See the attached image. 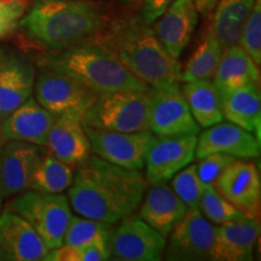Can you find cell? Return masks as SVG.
<instances>
[{"mask_svg": "<svg viewBox=\"0 0 261 261\" xmlns=\"http://www.w3.org/2000/svg\"><path fill=\"white\" fill-rule=\"evenodd\" d=\"M146 188L148 181L139 171L93 154L76 166L68 200L80 217L114 225L138 210Z\"/></svg>", "mask_w": 261, "mask_h": 261, "instance_id": "obj_1", "label": "cell"}, {"mask_svg": "<svg viewBox=\"0 0 261 261\" xmlns=\"http://www.w3.org/2000/svg\"><path fill=\"white\" fill-rule=\"evenodd\" d=\"M103 24L102 9L90 0H35L17 31L29 46L57 52L91 40Z\"/></svg>", "mask_w": 261, "mask_h": 261, "instance_id": "obj_2", "label": "cell"}, {"mask_svg": "<svg viewBox=\"0 0 261 261\" xmlns=\"http://www.w3.org/2000/svg\"><path fill=\"white\" fill-rule=\"evenodd\" d=\"M92 40L112 52L123 67L151 90L178 86L181 67L156 37L154 29L143 18L114 22Z\"/></svg>", "mask_w": 261, "mask_h": 261, "instance_id": "obj_3", "label": "cell"}, {"mask_svg": "<svg viewBox=\"0 0 261 261\" xmlns=\"http://www.w3.org/2000/svg\"><path fill=\"white\" fill-rule=\"evenodd\" d=\"M39 65L68 75L96 94L151 90L126 69L112 52L92 39L65 50L48 52L39 60Z\"/></svg>", "mask_w": 261, "mask_h": 261, "instance_id": "obj_4", "label": "cell"}, {"mask_svg": "<svg viewBox=\"0 0 261 261\" xmlns=\"http://www.w3.org/2000/svg\"><path fill=\"white\" fill-rule=\"evenodd\" d=\"M150 91H114L97 94L83 114L84 125L115 132L149 130Z\"/></svg>", "mask_w": 261, "mask_h": 261, "instance_id": "obj_5", "label": "cell"}, {"mask_svg": "<svg viewBox=\"0 0 261 261\" xmlns=\"http://www.w3.org/2000/svg\"><path fill=\"white\" fill-rule=\"evenodd\" d=\"M27 220L48 249L63 244L64 233L71 218V207L65 195L29 190L18 194L6 207Z\"/></svg>", "mask_w": 261, "mask_h": 261, "instance_id": "obj_6", "label": "cell"}, {"mask_svg": "<svg viewBox=\"0 0 261 261\" xmlns=\"http://www.w3.org/2000/svg\"><path fill=\"white\" fill-rule=\"evenodd\" d=\"M91 152L113 165L128 169L144 167L146 152L155 139L150 130L143 132H115L85 125Z\"/></svg>", "mask_w": 261, "mask_h": 261, "instance_id": "obj_7", "label": "cell"}, {"mask_svg": "<svg viewBox=\"0 0 261 261\" xmlns=\"http://www.w3.org/2000/svg\"><path fill=\"white\" fill-rule=\"evenodd\" d=\"M166 238L139 218H125L108 238L110 256L122 261H159Z\"/></svg>", "mask_w": 261, "mask_h": 261, "instance_id": "obj_8", "label": "cell"}, {"mask_svg": "<svg viewBox=\"0 0 261 261\" xmlns=\"http://www.w3.org/2000/svg\"><path fill=\"white\" fill-rule=\"evenodd\" d=\"M198 135L156 137L145 156L148 185L168 182L196 159Z\"/></svg>", "mask_w": 261, "mask_h": 261, "instance_id": "obj_9", "label": "cell"}, {"mask_svg": "<svg viewBox=\"0 0 261 261\" xmlns=\"http://www.w3.org/2000/svg\"><path fill=\"white\" fill-rule=\"evenodd\" d=\"M149 130L156 137L200 133L179 85L150 91Z\"/></svg>", "mask_w": 261, "mask_h": 261, "instance_id": "obj_10", "label": "cell"}, {"mask_svg": "<svg viewBox=\"0 0 261 261\" xmlns=\"http://www.w3.org/2000/svg\"><path fill=\"white\" fill-rule=\"evenodd\" d=\"M34 90L37 102L57 116L67 112L84 114L97 97L68 75L46 68H41Z\"/></svg>", "mask_w": 261, "mask_h": 261, "instance_id": "obj_11", "label": "cell"}, {"mask_svg": "<svg viewBox=\"0 0 261 261\" xmlns=\"http://www.w3.org/2000/svg\"><path fill=\"white\" fill-rule=\"evenodd\" d=\"M165 259L171 261L211 260L215 227L200 211H188L180 223L168 234Z\"/></svg>", "mask_w": 261, "mask_h": 261, "instance_id": "obj_12", "label": "cell"}, {"mask_svg": "<svg viewBox=\"0 0 261 261\" xmlns=\"http://www.w3.org/2000/svg\"><path fill=\"white\" fill-rule=\"evenodd\" d=\"M46 149L42 145L9 140L0 151V195L12 197L29 190L32 178Z\"/></svg>", "mask_w": 261, "mask_h": 261, "instance_id": "obj_13", "label": "cell"}, {"mask_svg": "<svg viewBox=\"0 0 261 261\" xmlns=\"http://www.w3.org/2000/svg\"><path fill=\"white\" fill-rule=\"evenodd\" d=\"M218 192L249 218H259L261 181L253 162L234 160L214 184Z\"/></svg>", "mask_w": 261, "mask_h": 261, "instance_id": "obj_14", "label": "cell"}, {"mask_svg": "<svg viewBox=\"0 0 261 261\" xmlns=\"http://www.w3.org/2000/svg\"><path fill=\"white\" fill-rule=\"evenodd\" d=\"M48 252L50 249L27 220L9 210L0 214V260H44Z\"/></svg>", "mask_w": 261, "mask_h": 261, "instance_id": "obj_15", "label": "cell"}, {"mask_svg": "<svg viewBox=\"0 0 261 261\" xmlns=\"http://www.w3.org/2000/svg\"><path fill=\"white\" fill-rule=\"evenodd\" d=\"M57 115L48 112L31 97L17 109L0 121V138L3 143L19 140L46 146L48 132Z\"/></svg>", "mask_w": 261, "mask_h": 261, "instance_id": "obj_16", "label": "cell"}, {"mask_svg": "<svg viewBox=\"0 0 261 261\" xmlns=\"http://www.w3.org/2000/svg\"><path fill=\"white\" fill-rule=\"evenodd\" d=\"M213 152H224L236 159H257L260 155V140L253 133L234 123L221 121L207 127L197 136L196 159Z\"/></svg>", "mask_w": 261, "mask_h": 261, "instance_id": "obj_17", "label": "cell"}, {"mask_svg": "<svg viewBox=\"0 0 261 261\" xmlns=\"http://www.w3.org/2000/svg\"><path fill=\"white\" fill-rule=\"evenodd\" d=\"M48 150L71 167H76L91 155L89 137L85 130L83 113L67 112L57 116L48 132Z\"/></svg>", "mask_w": 261, "mask_h": 261, "instance_id": "obj_18", "label": "cell"}, {"mask_svg": "<svg viewBox=\"0 0 261 261\" xmlns=\"http://www.w3.org/2000/svg\"><path fill=\"white\" fill-rule=\"evenodd\" d=\"M197 22L198 12L194 0H174L152 22V29L168 54L178 60L190 42Z\"/></svg>", "mask_w": 261, "mask_h": 261, "instance_id": "obj_19", "label": "cell"}, {"mask_svg": "<svg viewBox=\"0 0 261 261\" xmlns=\"http://www.w3.org/2000/svg\"><path fill=\"white\" fill-rule=\"evenodd\" d=\"M260 224L257 218L244 217L215 227V238L211 260L250 261L254 247L259 240Z\"/></svg>", "mask_w": 261, "mask_h": 261, "instance_id": "obj_20", "label": "cell"}, {"mask_svg": "<svg viewBox=\"0 0 261 261\" xmlns=\"http://www.w3.org/2000/svg\"><path fill=\"white\" fill-rule=\"evenodd\" d=\"M35 70L31 62L9 55L0 62V121L32 97Z\"/></svg>", "mask_w": 261, "mask_h": 261, "instance_id": "obj_21", "label": "cell"}, {"mask_svg": "<svg viewBox=\"0 0 261 261\" xmlns=\"http://www.w3.org/2000/svg\"><path fill=\"white\" fill-rule=\"evenodd\" d=\"M142 202L138 218L165 238L168 237L188 213L187 205L167 182L151 185Z\"/></svg>", "mask_w": 261, "mask_h": 261, "instance_id": "obj_22", "label": "cell"}, {"mask_svg": "<svg viewBox=\"0 0 261 261\" xmlns=\"http://www.w3.org/2000/svg\"><path fill=\"white\" fill-rule=\"evenodd\" d=\"M259 67L240 45L225 47L213 76V84L220 97L238 87L259 84Z\"/></svg>", "mask_w": 261, "mask_h": 261, "instance_id": "obj_23", "label": "cell"}, {"mask_svg": "<svg viewBox=\"0 0 261 261\" xmlns=\"http://www.w3.org/2000/svg\"><path fill=\"white\" fill-rule=\"evenodd\" d=\"M224 119L253 133L260 140L261 98L259 84L238 87L221 96Z\"/></svg>", "mask_w": 261, "mask_h": 261, "instance_id": "obj_24", "label": "cell"}, {"mask_svg": "<svg viewBox=\"0 0 261 261\" xmlns=\"http://www.w3.org/2000/svg\"><path fill=\"white\" fill-rule=\"evenodd\" d=\"M255 0H218L210 31L223 48L237 44Z\"/></svg>", "mask_w": 261, "mask_h": 261, "instance_id": "obj_25", "label": "cell"}, {"mask_svg": "<svg viewBox=\"0 0 261 261\" xmlns=\"http://www.w3.org/2000/svg\"><path fill=\"white\" fill-rule=\"evenodd\" d=\"M181 92L192 117L202 128L224 121L221 97L213 81H187L182 86Z\"/></svg>", "mask_w": 261, "mask_h": 261, "instance_id": "obj_26", "label": "cell"}, {"mask_svg": "<svg viewBox=\"0 0 261 261\" xmlns=\"http://www.w3.org/2000/svg\"><path fill=\"white\" fill-rule=\"evenodd\" d=\"M74 167L61 161L50 150H46L32 178L29 189L50 194H62L73 182Z\"/></svg>", "mask_w": 261, "mask_h": 261, "instance_id": "obj_27", "label": "cell"}, {"mask_svg": "<svg viewBox=\"0 0 261 261\" xmlns=\"http://www.w3.org/2000/svg\"><path fill=\"white\" fill-rule=\"evenodd\" d=\"M223 46L215 39L211 31L204 35L203 40L194 51L191 57L180 71V81L211 80L213 79L215 70L219 64Z\"/></svg>", "mask_w": 261, "mask_h": 261, "instance_id": "obj_28", "label": "cell"}, {"mask_svg": "<svg viewBox=\"0 0 261 261\" xmlns=\"http://www.w3.org/2000/svg\"><path fill=\"white\" fill-rule=\"evenodd\" d=\"M110 231V225L103 221L71 215L64 233L63 244L83 247L92 243H108Z\"/></svg>", "mask_w": 261, "mask_h": 261, "instance_id": "obj_29", "label": "cell"}, {"mask_svg": "<svg viewBox=\"0 0 261 261\" xmlns=\"http://www.w3.org/2000/svg\"><path fill=\"white\" fill-rule=\"evenodd\" d=\"M198 210L205 219L217 225L247 217L243 212H241L227 200H225L213 184H204Z\"/></svg>", "mask_w": 261, "mask_h": 261, "instance_id": "obj_30", "label": "cell"}, {"mask_svg": "<svg viewBox=\"0 0 261 261\" xmlns=\"http://www.w3.org/2000/svg\"><path fill=\"white\" fill-rule=\"evenodd\" d=\"M172 189L184 202L188 211H200V201L204 184L197 173V166L190 163L180 169L172 179Z\"/></svg>", "mask_w": 261, "mask_h": 261, "instance_id": "obj_31", "label": "cell"}, {"mask_svg": "<svg viewBox=\"0 0 261 261\" xmlns=\"http://www.w3.org/2000/svg\"><path fill=\"white\" fill-rule=\"evenodd\" d=\"M110 259L108 243H92L83 247L62 244L51 249L44 261H104Z\"/></svg>", "mask_w": 261, "mask_h": 261, "instance_id": "obj_32", "label": "cell"}, {"mask_svg": "<svg viewBox=\"0 0 261 261\" xmlns=\"http://www.w3.org/2000/svg\"><path fill=\"white\" fill-rule=\"evenodd\" d=\"M240 46L253 58L257 67L261 63V2L255 0L249 17L241 32Z\"/></svg>", "mask_w": 261, "mask_h": 261, "instance_id": "obj_33", "label": "cell"}, {"mask_svg": "<svg viewBox=\"0 0 261 261\" xmlns=\"http://www.w3.org/2000/svg\"><path fill=\"white\" fill-rule=\"evenodd\" d=\"M29 8V0H0V39L14 35Z\"/></svg>", "mask_w": 261, "mask_h": 261, "instance_id": "obj_34", "label": "cell"}, {"mask_svg": "<svg viewBox=\"0 0 261 261\" xmlns=\"http://www.w3.org/2000/svg\"><path fill=\"white\" fill-rule=\"evenodd\" d=\"M198 160L200 162L196 166H197V173L201 180L203 181V184L214 185L221 172L227 167V165L234 161L236 158L224 154V152H213V154L203 156Z\"/></svg>", "mask_w": 261, "mask_h": 261, "instance_id": "obj_35", "label": "cell"}, {"mask_svg": "<svg viewBox=\"0 0 261 261\" xmlns=\"http://www.w3.org/2000/svg\"><path fill=\"white\" fill-rule=\"evenodd\" d=\"M174 0H144L142 9V18L148 24H152L162 12L168 8Z\"/></svg>", "mask_w": 261, "mask_h": 261, "instance_id": "obj_36", "label": "cell"}, {"mask_svg": "<svg viewBox=\"0 0 261 261\" xmlns=\"http://www.w3.org/2000/svg\"><path fill=\"white\" fill-rule=\"evenodd\" d=\"M217 2L218 0H194V4L198 14L207 17L212 14Z\"/></svg>", "mask_w": 261, "mask_h": 261, "instance_id": "obj_37", "label": "cell"}, {"mask_svg": "<svg viewBox=\"0 0 261 261\" xmlns=\"http://www.w3.org/2000/svg\"><path fill=\"white\" fill-rule=\"evenodd\" d=\"M3 57H4V52H3V50H2V47H0V62H2V60H3Z\"/></svg>", "mask_w": 261, "mask_h": 261, "instance_id": "obj_38", "label": "cell"}, {"mask_svg": "<svg viewBox=\"0 0 261 261\" xmlns=\"http://www.w3.org/2000/svg\"><path fill=\"white\" fill-rule=\"evenodd\" d=\"M2 202H3V197L2 195H0V212H2Z\"/></svg>", "mask_w": 261, "mask_h": 261, "instance_id": "obj_39", "label": "cell"}, {"mask_svg": "<svg viewBox=\"0 0 261 261\" xmlns=\"http://www.w3.org/2000/svg\"><path fill=\"white\" fill-rule=\"evenodd\" d=\"M2 146H3V140L0 138V151H2Z\"/></svg>", "mask_w": 261, "mask_h": 261, "instance_id": "obj_40", "label": "cell"}]
</instances>
